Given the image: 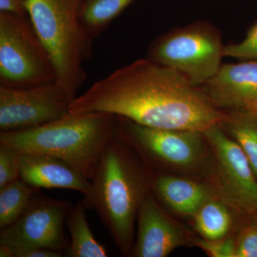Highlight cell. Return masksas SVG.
I'll list each match as a JSON object with an SVG mask.
<instances>
[{"label": "cell", "mask_w": 257, "mask_h": 257, "mask_svg": "<svg viewBox=\"0 0 257 257\" xmlns=\"http://www.w3.org/2000/svg\"><path fill=\"white\" fill-rule=\"evenodd\" d=\"M69 112L109 113L148 127L202 133L225 118L201 88L149 58L94 83L71 102Z\"/></svg>", "instance_id": "obj_1"}, {"label": "cell", "mask_w": 257, "mask_h": 257, "mask_svg": "<svg viewBox=\"0 0 257 257\" xmlns=\"http://www.w3.org/2000/svg\"><path fill=\"white\" fill-rule=\"evenodd\" d=\"M118 116L104 112L72 114L37 127L0 133V145L20 153L50 155L66 161L92 179L109 141L117 132Z\"/></svg>", "instance_id": "obj_2"}, {"label": "cell", "mask_w": 257, "mask_h": 257, "mask_svg": "<svg viewBox=\"0 0 257 257\" xmlns=\"http://www.w3.org/2000/svg\"><path fill=\"white\" fill-rule=\"evenodd\" d=\"M125 145L116 132L82 199L86 209L96 211L123 256L133 247L135 217L147 194L142 174L132 162Z\"/></svg>", "instance_id": "obj_3"}, {"label": "cell", "mask_w": 257, "mask_h": 257, "mask_svg": "<svg viewBox=\"0 0 257 257\" xmlns=\"http://www.w3.org/2000/svg\"><path fill=\"white\" fill-rule=\"evenodd\" d=\"M82 0H27L26 10L53 63L56 81L72 102L87 79L93 39L79 19Z\"/></svg>", "instance_id": "obj_4"}, {"label": "cell", "mask_w": 257, "mask_h": 257, "mask_svg": "<svg viewBox=\"0 0 257 257\" xmlns=\"http://www.w3.org/2000/svg\"><path fill=\"white\" fill-rule=\"evenodd\" d=\"M224 46L219 30L207 22L197 21L157 37L148 47V58L199 87L217 73Z\"/></svg>", "instance_id": "obj_5"}, {"label": "cell", "mask_w": 257, "mask_h": 257, "mask_svg": "<svg viewBox=\"0 0 257 257\" xmlns=\"http://www.w3.org/2000/svg\"><path fill=\"white\" fill-rule=\"evenodd\" d=\"M54 81L53 63L29 16L0 13V86L23 89Z\"/></svg>", "instance_id": "obj_6"}, {"label": "cell", "mask_w": 257, "mask_h": 257, "mask_svg": "<svg viewBox=\"0 0 257 257\" xmlns=\"http://www.w3.org/2000/svg\"><path fill=\"white\" fill-rule=\"evenodd\" d=\"M68 201L52 199L38 191L23 215L0 232V244L11 248H43L66 252L69 246L64 224Z\"/></svg>", "instance_id": "obj_7"}, {"label": "cell", "mask_w": 257, "mask_h": 257, "mask_svg": "<svg viewBox=\"0 0 257 257\" xmlns=\"http://www.w3.org/2000/svg\"><path fill=\"white\" fill-rule=\"evenodd\" d=\"M70 101L57 81L36 87L0 86V131H22L64 117Z\"/></svg>", "instance_id": "obj_8"}, {"label": "cell", "mask_w": 257, "mask_h": 257, "mask_svg": "<svg viewBox=\"0 0 257 257\" xmlns=\"http://www.w3.org/2000/svg\"><path fill=\"white\" fill-rule=\"evenodd\" d=\"M117 134L152 160L179 166L191 165L202 148V133L148 127L118 116Z\"/></svg>", "instance_id": "obj_9"}, {"label": "cell", "mask_w": 257, "mask_h": 257, "mask_svg": "<svg viewBox=\"0 0 257 257\" xmlns=\"http://www.w3.org/2000/svg\"><path fill=\"white\" fill-rule=\"evenodd\" d=\"M215 125L203 135L216 150L226 187L239 206L257 212V180L247 157L236 141L227 138Z\"/></svg>", "instance_id": "obj_10"}, {"label": "cell", "mask_w": 257, "mask_h": 257, "mask_svg": "<svg viewBox=\"0 0 257 257\" xmlns=\"http://www.w3.org/2000/svg\"><path fill=\"white\" fill-rule=\"evenodd\" d=\"M201 89L216 106L257 105V62L221 65Z\"/></svg>", "instance_id": "obj_11"}, {"label": "cell", "mask_w": 257, "mask_h": 257, "mask_svg": "<svg viewBox=\"0 0 257 257\" xmlns=\"http://www.w3.org/2000/svg\"><path fill=\"white\" fill-rule=\"evenodd\" d=\"M138 235L133 254L137 257H165L182 242L181 233L147 194L138 211Z\"/></svg>", "instance_id": "obj_12"}, {"label": "cell", "mask_w": 257, "mask_h": 257, "mask_svg": "<svg viewBox=\"0 0 257 257\" xmlns=\"http://www.w3.org/2000/svg\"><path fill=\"white\" fill-rule=\"evenodd\" d=\"M20 179L34 188H59L86 194L90 180L68 162L50 155L21 153Z\"/></svg>", "instance_id": "obj_13"}, {"label": "cell", "mask_w": 257, "mask_h": 257, "mask_svg": "<svg viewBox=\"0 0 257 257\" xmlns=\"http://www.w3.org/2000/svg\"><path fill=\"white\" fill-rule=\"evenodd\" d=\"M152 187L163 202L181 214L197 212L207 197V193L202 186L172 176L157 177Z\"/></svg>", "instance_id": "obj_14"}, {"label": "cell", "mask_w": 257, "mask_h": 257, "mask_svg": "<svg viewBox=\"0 0 257 257\" xmlns=\"http://www.w3.org/2000/svg\"><path fill=\"white\" fill-rule=\"evenodd\" d=\"M82 202L72 204L66 218L71 241L66 251L70 257H106L107 251L96 241L88 224Z\"/></svg>", "instance_id": "obj_15"}, {"label": "cell", "mask_w": 257, "mask_h": 257, "mask_svg": "<svg viewBox=\"0 0 257 257\" xmlns=\"http://www.w3.org/2000/svg\"><path fill=\"white\" fill-rule=\"evenodd\" d=\"M135 0H82L79 19L93 40L100 36L111 22Z\"/></svg>", "instance_id": "obj_16"}, {"label": "cell", "mask_w": 257, "mask_h": 257, "mask_svg": "<svg viewBox=\"0 0 257 257\" xmlns=\"http://www.w3.org/2000/svg\"><path fill=\"white\" fill-rule=\"evenodd\" d=\"M38 190L21 179L0 189V229L13 224L23 215Z\"/></svg>", "instance_id": "obj_17"}, {"label": "cell", "mask_w": 257, "mask_h": 257, "mask_svg": "<svg viewBox=\"0 0 257 257\" xmlns=\"http://www.w3.org/2000/svg\"><path fill=\"white\" fill-rule=\"evenodd\" d=\"M230 130L247 157L257 177V114L244 109L232 116H225Z\"/></svg>", "instance_id": "obj_18"}, {"label": "cell", "mask_w": 257, "mask_h": 257, "mask_svg": "<svg viewBox=\"0 0 257 257\" xmlns=\"http://www.w3.org/2000/svg\"><path fill=\"white\" fill-rule=\"evenodd\" d=\"M230 224L229 213L218 203H206L196 212V228L206 239H222L227 234Z\"/></svg>", "instance_id": "obj_19"}, {"label": "cell", "mask_w": 257, "mask_h": 257, "mask_svg": "<svg viewBox=\"0 0 257 257\" xmlns=\"http://www.w3.org/2000/svg\"><path fill=\"white\" fill-rule=\"evenodd\" d=\"M20 157L15 149L0 145V189L20 179Z\"/></svg>", "instance_id": "obj_20"}, {"label": "cell", "mask_w": 257, "mask_h": 257, "mask_svg": "<svg viewBox=\"0 0 257 257\" xmlns=\"http://www.w3.org/2000/svg\"><path fill=\"white\" fill-rule=\"evenodd\" d=\"M223 56L240 60H257V23L248 30L243 41L224 46Z\"/></svg>", "instance_id": "obj_21"}, {"label": "cell", "mask_w": 257, "mask_h": 257, "mask_svg": "<svg viewBox=\"0 0 257 257\" xmlns=\"http://www.w3.org/2000/svg\"><path fill=\"white\" fill-rule=\"evenodd\" d=\"M202 240L197 244L211 256L236 257V245L231 239Z\"/></svg>", "instance_id": "obj_22"}, {"label": "cell", "mask_w": 257, "mask_h": 257, "mask_svg": "<svg viewBox=\"0 0 257 257\" xmlns=\"http://www.w3.org/2000/svg\"><path fill=\"white\" fill-rule=\"evenodd\" d=\"M236 257H257V224L248 225L241 233Z\"/></svg>", "instance_id": "obj_23"}, {"label": "cell", "mask_w": 257, "mask_h": 257, "mask_svg": "<svg viewBox=\"0 0 257 257\" xmlns=\"http://www.w3.org/2000/svg\"><path fill=\"white\" fill-rule=\"evenodd\" d=\"M9 247V246H8ZM10 248V247H9ZM13 257H62L63 252L43 248H11Z\"/></svg>", "instance_id": "obj_24"}, {"label": "cell", "mask_w": 257, "mask_h": 257, "mask_svg": "<svg viewBox=\"0 0 257 257\" xmlns=\"http://www.w3.org/2000/svg\"><path fill=\"white\" fill-rule=\"evenodd\" d=\"M27 0H0V13H13L20 16H28Z\"/></svg>", "instance_id": "obj_25"}, {"label": "cell", "mask_w": 257, "mask_h": 257, "mask_svg": "<svg viewBox=\"0 0 257 257\" xmlns=\"http://www.w3.org/2000/svg\"><path fill=\"white\" fill-rule=\"evenodd\" d=\"M247 109V110L252 111V112L257 114V105L249 106H248V107H246V109Z\"/></svg>", "instance_id": "obj_26"}]
</instances>
